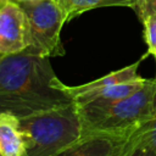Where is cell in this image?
Here are the masks:
<instances>
[{"label":"cell","instance_id":"cell-1","mask_svg":"<svg viewBox=\"0 0 156 156\" xmlns=\"http://www.w3.org/2000/svg\"><path fill=\"white\" fill-rule=\"evenodd\" d=\"M71 102L68 85L55 74L50 57L28 49L0 55V113L23 118Z\"/></svg>","mask_w":156,"mask_h":156},{"label":"cell","instance_id":"cell-2","mask_svg":"<svg viewBox=\"0 0 156 156\" xmlns=\"http://www.w3.org/2000/svg\"><path fill=\"white\" fill-rule=\"evenodd\" d=\"M24 136V156H56L84 135V124L76 102L20 118Z\"/></svg>","mask_w":156,"mask_h":156},{"label":"cell","instance_id":"cell-3","mask_svg":"<svg viewBox=\"0 0 156 156\" xmlns=\"http://www.w3.org/2000/svg\"><path fill=\"white\" fill-rule=\"evenodd\" d=\"M84 135L106 133L128 139V136L156 111V79H145L144 84L130 95L99 107L78 106Z\"/></svg>","mask_w":156,"mask_h":156},{"label":"cell","instance_id":"cell-4","mask_svg":"<svg viewBox=\"0 0 156 156\" xmlns=\"http://www.w3.org/2000/svg\"><path fill=\"white\" fill-rule=\"evenodd\" d=\"M23 10L27 20L29 46L34 54L55 57L63 56L61 29L67 22L62 9L55 0L16 1Z\"/></svg>","mask_w":156,"mask_h":156},{"label":"cell","instance_id":"cell-5","mask_svg":"<svg viewBox=\"0 0 156 156\" xmlns=\"http://www.w3.org/2000/svg\"><path fill=\"white\" fill-rule=\"evenodd\" d=\"M28 46L26 15L15 0H10L0 7V55L17 54Z\"/></svg>","mask_w":156,"mask_h":156},{"label":"cell","instance_id":"cell-6","mask_svg":"<svg viewBox=\"0 0 156 156\" xmlns=\"http://www.w3.org/2000/svg\"><path fill=\"white\" fill-rule=\"evenodd\" d=\"M126 141L118 135L89 133L56 156H119Z\"/></svg>","mask_w":156,"mask_h":156},{"label":"cell","instance_id":"cell-7","mask_svg":"<svg viewBox=\"0 0 156 156\" xmlns=\"http://www.w3.org/2000/svg\"><path fill=\"white\" fill-rule=\"evenodd\" d=\"M26 143L20 118L10 112L0 113V156H24Z\"/></svg>","mask_w":156,"mask_h":156},{"label":"cell","instance_id":"cell-8","mask_svg":"<svg viewBox=\"0 0 156 156\" xmlns=\"http://www.w3.org/2000/svg\"><path fill=\"white\" fill-rule=\"evenodd\" d=\"M144 57L145 56H143L139 61H136L133 65H129L124 68L111 72V73H108V74H106L101 78H98L93 82L80 84V85H76V87H69L68 85V90H69L71 95H73L76 93H80V91L94 90V89H99V88H104V87H108V85H113V84H119V83H124V82L140 79L141 77L138 74V67H139V65H140V62Z\"/></svg>","mask_w":156,"mask_h":156},{"label":"cell","instance_id":"cell-9","mask_svg":"<svg viewBox=\"0 0 156 156\" xmlns=\"http://www.w3.org/2000/svg\"><path fill=\"white\" fill-rule=\"evenodd\" d=\"M55 1L62 9L67 22L82 15L85 11L98 7L127 6V7H133L135 10L138 5V0H55Z\"/></svg>","mask_w":156,"mask_h":156},{"label":"cell","instance_id":"cell-10","mask_svg":"<svg viewBox=\"0 0 156 156\" xmlns=\"http://www.w3.org/2000/svg\"><path fill=\"white\" fill-rule=\"evenodd\" d=\"M127 141L132 144L145 145L146 147L156 151V111L128 136Z\"/></svg>","mask_w":156,"mask_h":156},{"label":"cell","instance_id":"cell-11","mask_svg":"<svg viewBox=\"0 0 156 156\" xmlns=\"http://www.w3.org/2000/svg\"><path fill=\"white\" fill-rule=\"evenodd\" d=\"M119 156H156V151L140 144H132L126 141Z\"/></svg>","mask_w":156,"mask_h":156},{"label":"cell","instance_id":"cell-12","mask_svg":"<svg viewBox=\"0 0 156 156\" xmlns=\"http://www.w3.org/2000/svg\"><path fill=\"white\" fill-rule=\"evenodd\" d=\"M135 11L138 12L140 21L149 15L156 13V0H138Z\"/></svg>","mask_w":156,"mask_h":156},{"label":"cell","instance_id":"cell-13","mask_svg":"<svg viewBox=\"0 0 156 156\" xmlns=\"http://www.w3.org/2000/svg\"><path fill=\"white\" fill-rule=\"evenodd\" d=\"M9 1H10V0H0V7H2L4 5H6Z\"/></svg>","mask_w":156,"mask_h":156},{"label":"cell","instance_id":"cell-14","mask_svg":"<svg viewBox=\"0 0 156 156\" xmlns=\"http://www.w3.org/2000/svg\"><path fill=\"white\" fill-rule=\"evenodd\" d=\"M152 56L155 57V62H156V54H155V55H152ZM155 79H156V74H155Z\"/></svg>","mask_w":156,"mask_h":156},{"label":"cell","instance_id":"cell-15","mask_svg":"<svg viewBox=\"0 0 156 156\" xmlns=\"http://www.w3.org/2000/svg\"><path fill=\"white\" fill-rule=\"evenodd\" d=\"M15 1H29V0H15Z\"/></svg>","mask_w":156,"mask_h":156},{"label":"cell","instance_id":"cell-16","mask_svg":"<svg viewBox=\"0 0 156 156\" xmlns=\"http://www.w3.org/2000/svg\"><path fill=\"white\" fill-rule=\"evenodd\" d=\"M155 54H156V49H155V51H154V52H152L151 55H155Z\"/></svg>","mask_w":156,"mask_h":156}]
</instances>
